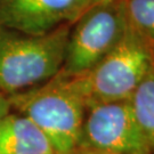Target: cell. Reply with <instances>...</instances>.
<instances>
[{"label": "cell", "mask_w": 154, "mask_h": 154, "mask_svg": "<svg viewBox=\"0 0 154 154\" xmlns=\"http://www.w3.org/2000/svg\"><path fill=\"white\" fill-rule=\"evenodd\" d=\"M13 111L29 118L48 138L56 154H73L87 104L75 77L61 71L48 81L8 96Z\"/></svg>", "instance_id": "cell-1"}, {"label": "cell", "mask_w": 154, "mask_h": 154, "mask_svg": "<svg viewBox=\"0 0 154 154\" xmlns=\"http://www.w3.org/2000/svg\"><path fill=\"white\" fill-rule=\"evenodd\" d=\"M71 23L40 35L0 26V93L39 86L61 71Z\"/></svg>", "instance_id": "cell-2"}, {"label": "cell", "mask_w": 154, "mask_h": 154, "mask_svg": "<svg viewBox=\"0 0 154 154\" xmlns=\"http://www.w3.org/2000/svg\"><path fill=\"white\" fill-rule=\"evenodd\" d=\"M154 64V46L128 25L119 44L88 73L75 77L87 107L130 99Z\"/></svg>", "instance_id": "cell-3"}, {"label": "cell", "mask_w": 154, "mask_h": 154, "mask_svg": "<svg viewBox=\"0 0 154 154\" xmlns=\"http://www.w3.org/2000/svg\"><path fill=\"white\" fill-rule=\"evenodd\" d=\"M128 25L126 0L89 7L72 23L61 72L70 77L88 73L119 44Z\"/></svg>", "instance_id": "cell-4"}, {"label": "cell", "mask_w": 154, "mask_h": 154, "mask_svg": "<svg viewBox=\"0 0 154 154\" xmlns=\"http://www.w3.org/2000/svg\"><path fill=\"white\" fill-rule=\"evenodd\" d=\"M73 154H152L130 99L87 107Z\"/></svg>", "instance_id": "cell-5"}, {"label": "cell", "mask_w": 154, "mask_h": 154, "mask_svg": "<svg viewBox=\"0 0 154 154\" xmlns=\"http://www.w3.org/2000/svg\"><path fill=\"white\" fill-rule=\"evenodd\" d=\"M80 0H0V26L33 35L79 17Z\"/></svg>", "instance_id": "cell-6"}, {"label": "cell", "mask_w": 154, "mask_h": 154, "mask_svg": "<svg viewBox=\"0 0 154 154\" xmlns=\"http://www.w3.org/2000/svg\"><path fill=\"white\" fill-rule=\"evenodd\" d=\"M0 154H56L29 118L11 110L0 119Z\"/></svg>", "instance_id": "cell-7"}, {"label": "cell", "mask_w": 154, "mask_h": 154, "mask_svg": "<svg viewBox=\"0 0 154 154\" xmlns=\"http://www.w3.org/2000/svg\"><path fill=\"white\" fill-rule=\"evenodd\" d=\"M135 118L154 154V64L130 97Z\"/></svg>", "instance_id": "cell-8"}, {"label": "cell", "mask_w": 154, "mask_h": 154, "mask_svg": "<svg viewBox=\"0 0 154 154\" xmlns=\"http://www.w3.org/2000/svg\"><path fill=\"white\" fill-rule=\"evenodd\" d=\"M129 25L154 46V0H126Z\"/></svg>", "instance_id": "cell-9"}, {"label": "cell", "mask_w": 154, "mask_h": 154, "mask_svg": "<svg viewBox=\"0 0 154 154\" xmlns=\"http://www.w3.org/2000/svg\"><path fill=\"white\" fill-rule=\"evenodd\" d=\"M11 111V104L8 100V96L5 94L0 93V119L7 113H9Z\"/></svg>", "instance_id": "cell-10"}, {"label": "cell", "mask_w": 154, "mask_h": 154, "mask_svg": "<svg viewBox=\"0 0 154 154\" xmlns=\"http://www.w3.org/2000/svg\"><path fill=\"white\" fill-rule=\"evenodd\" d=\"M105 1H111V0H80V5H79V16L82 14L86 9H88L89 7L94 5H97L100 2H105Z\"/></svg>", "instance_id": "cell-11"}]
</instances>
